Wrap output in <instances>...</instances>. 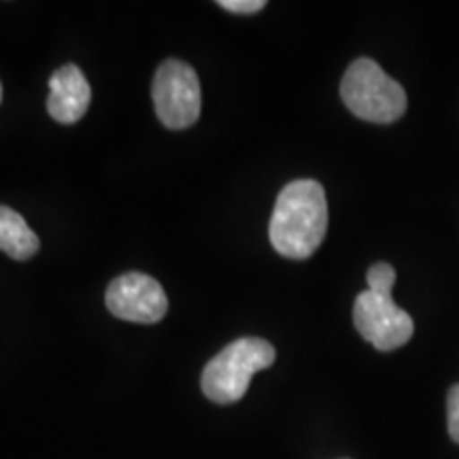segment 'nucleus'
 <instances>
[{
    "instance_id": "obj_10",
    "label": "nucleus",
    "mask_w": 459,
    "mask_h": 459,
    "mask_svg": "<svg viewBox=\"0 0 459 459\" xmlns=\"http://www.w3.org/2000/svg\"><path fill=\"white\" fill-rule=\"evenodd\" d=\"M446 419H449V434L459 445V385H453L446 395Z\"/></svg>"
},
{
    "instance_id": "obj_9",
    "label": "nucleus",
    "mask_w": 459,
    "mask_h": 459,
    "mask_svg": "<svg viewBox=\"0 0 459 459\" xmlns=\"http://www.w3.org/2000/svg\"><path fill=\"white\" fill-rule=\"evenodd\" d=\"M366 279H368V290L375 291V294H385L389 296L392 294V287L395 283V271L389 264L385 262H378L375 266L368 268V274H366Z\"/></svg>"
},
{
    "instance_id": "obj_1",
    "label": "nucleus",
    "mask_w": 459,
    "mask_h": 459,
    "mask_svg": "<svg viewBox=\"0 0 459 459\" xmlns=\"http://www.w3.org/2000/svg\"><path fill=\"white\" fill-rule=\"evenodd\" d=\"M328 232V200L321 183L298 179L281 189L271 220L274 251L290 260H307Z\"/></svg>"
},
{
    "instance_id": "obj_11",
    "label": "nucleus",
    "mask_w": 459,
    "mask_h": 459,
    "mask_svg": "<svg viewBox=\"0 0 459 459\" xmlns=\"http://www.w3.org/2000/svg\"><path fill=\"white\" fill-rule=\"evenodd\" d=\"M221 9L230 11V13H238V15H249V13H257L266 7L264 0H220Z\"/></svg>"
},
{
    "instance_id": "obj_5",
    "label": "nucleus",
    "mask_w": 459,
    "mask_h": 459,
    "mask_svg": "<svg viewBox=\"0 0 459 459\" xmlns=\"http://www.w3.org/2000/svg\"><path fill=\"white\" fill-rule=\"evenodd\" d=\"M353 324L364 341L378 351H394L412 338L415 324L411 315L402 311L392 294H375L366 290L355 298Z\"/></svg>"
},
{
    "instance_id": "obj_2",
    "label": "nucleus",
    "mask_w": 459,
    "mask_h": 459,
    "mask_svg": "<svg viewBox=\"0 0 459 459\" xmlns=\"http://www.w3.org/2000/svg\"><path fill=\"white\" fill-rule=\"evenodd\" d=\"M274 347L264 338L245 336L230 342L221 353L206 364L203 372V392L217 404L238 402L249 389L255 372L274 364Z\"/></svg>"
},
{
    "instance_id": "obj_8",
    "label": "nucleus",
    "mask_w": 459,
    "mask_h": 459,
    "mask_svg": "<svg viewBox=\"0 0 459 459\" xmlns=\"http://www.w3.org/2000/svg\"><path fill=\"white\" fill-rule=\"evenodd\" d=\"M41 240L28 228L24 217L9 206H0V251L11 260L26 262L37 254Z\"/></svg>"
},
{
    "instance_id": "obj_3",
    "label": "nucleus",
    "mask_w": 459,
    "mask_h": 459,
    "mask_svg": "<svg viewBox=\"0 0 459 459\" xmlns=\"http://www.w3.org/2000/svg\"><path fill=\"white\" fill-rule=\"evenodd\" d=\"M342 102L355 117L372 124H394L406 111V91L370 57H359L344 73Z\"/></svg>"
},
{
    "instance_id": "obj_12",
    "label": "nucleus",
    "mask_w": 459,
    "mask_h": 459,
    "mask_svg": "<svg viewBox=\"0 0 459 459\" xmlns=\"http://www.w3.org/2000/svg\"><path fill=\"white\" fill-rule=\"evenodd\" d=\"M0 100H3V85H0Z\"/></svg>"
},
{
    "instance_id": "obj_6",
    "label": "nucleus",
    "mask_w": 459,
    "mask_h": 459,
    "mask_svg": "<svg viewBox=\"0 0 459 459\" xmlns=\"http://www.w3.org/2000/svg\"><path fill=\"white\" fill-rule=\"evenodd\" d=\"M107 308L117 319L132 324H158L169 311V298L156 279L143 273H128L111 281Z\"/></svg>"
},
{
    "instance_id": "obj_4",
    "label": "nucleus",
    "mask_w": 459,
    "mask_h": 459,
    "mask_svg": "<svg viewBox=\"0 0 459 459\" xmlns=\"http://www.w3.org/2000/svg\"><path fill=\"white\" fill-rule=\"evenodd\" d=\"M153 105L158 119L170 130H186L200 117V82L192 66L181 60H166L153 79Z\"/></svg>"
},
{
    "instance_id": "obj_7",
    "label": "nucleus",
    "mask_w": 459,
    "mask_h": 459,
    "mask_svg": "<svg viewBox=\"0 0 459 459\" xmlns=\"http://www.w3.org/2000/svg\"><path fill=\"white\" fill-rule=\"evenodd\" d=\"M91 90L82 68L66 65L51 74L48 111L56 122L77 124L88 111Z\"/></svg>"
}]
</instances>
